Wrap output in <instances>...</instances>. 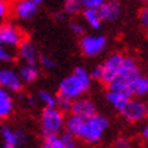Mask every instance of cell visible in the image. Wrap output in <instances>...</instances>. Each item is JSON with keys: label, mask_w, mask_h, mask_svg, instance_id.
Wrapping results in <instances>:
<instances>
[{"label": "cell", "mask_w": 148, "mask_h": 148, "mask_svg": "<svg viewBox=\"0 0 148 148\" xmlns=\"http://www.w3.org/2000/svg\"><path fill=\"white\" fill-rule=\"evenodd\" d=\"M38 7L40 4H37L33 0H12L11 15L18 21L26 22L33 19L38 14Z\"/></svg>", "instance_id": "ba28073f"}, {"label": "cell", "mask_w": 148, "mask_h": 148, "mask_svg": "<svg viewBox=\"0 0 148 148\" xmlns=\"http://www.w3.org/2000/svg\"><path fill=\"white\" fill-rule=\"evenodd\" d=\"M71 113L72 114H77V116L90 117L97 113V106H95V103L90 98H87V97L83 95V97L73 99Z\"/></svg>", "instance_id": "7c38bea8"}, {"label": "cell", "mask_w": 148, "mask_h": 148, "mask_svg": "<svg viewBox=\"0 0 148 148\" xmlns=\"http://www.w3.org/2000/svg\"><path fill=\"white\" fill-rule=\"evenodd\" d=\"M11 4L12 0H0V23L7 21L11 15Z\"/></svg>", "instance_id": "484cf974"}, {"label": "cell", "mask_w": 148, "mask_h": 148, "mask_svg": "<svg viewBox=\"0 0 148 148\" xmlns=\"http://www.w3.org/2000/svg\"><path fill=\"white\" fill-rule=\"evenodd\" d=\"M42 147L44 148H64L61 135L60 133L44 135V137H42Z\"/></svg>", "instance_id": "ffe728a7"}, {"label": "cell", "mask_w": 148, "mask_h": 148, "mask_svg": "<svg viewBox=\"0 0 148 148\" xmlns=\"http://www.w3.org/2000/svg\"><path fill=\"white\" fill-rule=\"evenodd\" d=\"M130 98L132 97L129 94L124 92V91H117V90L108 88V92H106V101H108V103L118 113L125 108L126 103L129 102Z\"/></svg>", "instance_id": "5bb4252c"}, {"label": "cell", "mask_w": 148, "mask_h": 148, "mask_svg": "<svg viewBox=\"0 0 148 148\" xmlns=\"http://www.w3.org/2000/svg\"><path fill=\"white\" fill-rule=\"evenodd\" d=\"M65 121H67L65 113L60 110L57 106L44 108L40 114V126L42 136L61 133L65 129Z\"/></svg>", "instance_id": "277c9868"}, {"label": "cell", "mask_w": 148, "mask_h": 148, "mask_svg": "<svg viewBox=\"0 0 148 148\" xmlns=\"http://www.w3.org/2000/svg\"><path fill=\"white\" fill-rule=\"evenodd\" d=\"M37 98H38V102L44 105V108L57 105V95H54L53 92H50L48 90H41L37 95Z\"/></svg>", "instance_id": "44dd1931"}, {"label": "cell", "mask_w": 148, "mask_h": 148, "mask_svg": "<svg viewBox=\"0 0 148 148\" xmlns=\"http://www.w3.org/2000/svg\"><path fill=\"white\" fill-rule=\"evenodd\" d=\"M14 112L12 92L0 87V121L7 120Z\"/></svg>", "instance_id": "9a60e30c"}, {"label": "cell", "mask_w": 148, "mask_h": 148, "mask_svg": "<svg viewBox=\"0 0 148 148\" xmlns=\"http://www.w3.org/2000/svg\"><path fill=\"white\" fill-rule=\"evenodd\" d=\"M92 80L94 79L91 76V72L83 67H76L68 76H65L58 83L57 95L67 97L73 101L79 97H83L90 90Z\"/></svg>", "instance_id": "7a4b0ae2"}, {"label": "cell", "mask_w": 148, "mask_h": 148, "mask_svg": "<svg viewBox=\"0 0 148 148\" xmlns=\"http://www.w3.org/2000/svg\"><path fill=\"white\" fill-rule=\"evenodd\" d=\"M72 103L73 101L67 97H61V95H57V106L60 110H63L64 113H71V109H72Z\"/></svg>", "instance_id": "4316f807"}, {"label": "cell", "mask_w": 148, "mask_h": 148, "mask_svg": "<svg viewBox=\"0 0 148 148\" xmlns=\"http://www.w3.org/2000/svg\"><path fill=\"white\" fill-rule=\"evenodd\" d=\"M120 114L129 124H137L148 118V105L140 98L132 97Z\"/></svg>", "instance_id": "8992f818"}, {"label": "cell", "mask_w": 148, "mask_h": 148, "mask_svg": "<svg viewBox=\"0 0 148 148\" xmlns=\"http://www.w3.org/2000/svg\"><path fill=\"white\" fill-rule=\"evenodd\" d=\"M130 94L136 98H143L148 95V76L140 73L130 83Z\"/></svg>", "instance_id": "2e32d148"}, {"label": "cell", "mask_w": 148, "mask_h": 148, "mask_svg": "<svg viewBox=\"0 0 148 148\" xmlns=\"http://www.w3.org/2000/svg\"><path fill=\"white\" fill-rule=\"evenodd\" d=\"M0 136L4 148L22 147L27 143V135L22 129H15L8 125H3L0 128Z\"/></svg>", "instance_id": "9c48e42d"}, {"label": "cell", "mask_w": 148, "mask_h": 148, "mask_svg": "<svg viewBox=\"0 0 148 148\" xmlns=\"http://www.w3.org/2000/svg\"><path fill=\"white\" fill-rule=\"evenodd\" d=\"M33 1H36L37 4H42V3H45V0H33Z\"/></svg>", "instance_id": "1f68e13d"}, {"label": "cell", "mask_w": 148, "mask_h": 148, "mask_svg": "<svg viewBox=\"0 0 148 148\" xmlns=\"http://www.w3.org/2000/svg\"><path fill=\"white\" fill-rule=\"evenodd\" d=\"M25 38L26 36L23 30L15 23L8 21L0 23V44L8 46L11 49H16Z\"/></svg>", "instance_id": "52a82bcc"}, {"label": "cell", "mask_w": 148, "mask_h": 148, "mask_svg": "<svg viewBox=\"0 0 148 148\" xmlns=\"http://www.w3.org/2000/svg\"><path fill=\"white\" fill-rule=\"evenodd\" d=\"M65 129L69 130L79 141L95 145L101 143L109 129V120L102 114L95 113L90 117L69 114L65 121Z\"/></svg>", "instance_id": "6da1fadb"}, {"label": "cell", "mask_w": 148, "mask_h": 148, "mask_svg": "<svg viewBox=\"0 0 148 148\" xmlns=\"http://www.w3.org/2000/svg\"><path fill=\"white\" fill-rule=\"evenodd\" d=\"M60 135H61V140H63L64 148H76L77 147V141H79V140L72 135L69 130L64 129Z\"/></svg>", "instance_id": "603a6c76"}, {"label": "cell", "mask_w": 148, "mask_h": 148, "mask_svg": "<svg viewBox=\"0 0 148 148\" xmlns=\"http://www.w3.org/2000/svg\"><path fill=\"white\" fill-rule=\"evenodd\" d=\"M38 63H40L41 68L46 69V71H52V69L56 68V61L53 60V57H50L49 54H46V53H40Z\"/></svg>", "instance_id": "cb8c5ba5"}, {"label": "cell", "mask_w": 148, "mask_h": 148, "mask_svg": "<svg viewBox=\"0 0 148 148\" xmlns=\"http://www.w3.org/2000/svg\"><path fill=\"white\" fill-rule=\"evenodd\" d=\"M79 48L86 57H97L108 48V38L103 34H84L80 37Z\"/></svg>", "instance_id": "5b68a950"}, {"label": "cell", "mask_w": 148, "mask_h": 148, "mask_svg": "<svg viewBox=\"0 0 148 148\" xmlns=\"http://www.w3.org/2000/svg\"><path fill=\"white\" fill-rule=\"evenodd\" d=\"M141 139L145 143V145H148V124L141 129Z\"/></svg>", "instance_id": "4dcf8cb0"}, {"label": "cell", "mask_w": 148, "mask_h": 148, "mask_svg": "<svg viewBox=\"0 0 148 148\" xmlns=\"http://www.w3.org/2000/svg\"><path fill=\"white\" fill-rule=\"evenodd\" d=\"M139 22L148 33V7H143L139 11Z\"/></svg>", "instance_id": "f1b7e54d"}, {"label": "cell", "mask_w": 148, "mask_h": 148, "mask_svg": "<svg viewBox=\"0 0 148 148\" xmlns=\"http://www.w3.org/2000/svg\"><path fill=\"white\" fill-rule=\"evenodd\" d=\"M139 1H141V3H148V0H139Z\"/></svg>", "instance_id": "d6a6232c"}, {"label": "cell", "mask_w": 148, "mask_h": 148, "mask_svg": "<svg viewBox=\"0 0 148 148\" xmlns=\"http://www.w3.org/2000/svg\"><path fill=\"white\" fill-rule=\"evenodd\" d=\"M15 60L14 49L0 44V63H12Z\"/></svg>", "instance_id": "d4e9b609"}, {"label": "cell", "mask_w": 148, "mask_h": 148, "mask_svg": "<svg viewBox=\"0 0 148 148\" xmlns=\"http://www.w3.org/2000/svg\"><path fill=\"white\" fill-rule=\"evenodd\" d=\"M103 22H116L121 16L122 7L118 0H106L103 5L99 8Z\"/></svg>", "instance_id": "4fadbf2b"}, {"label": "cell", "mask_w": 148, "mask_h": 148, "mask_svg": "<svg viewBox=\"0 0 148 148\" xmlns=\"http://www.w3.org/2000/svg\"><path fill=\"white\" fill-rule=\"evenodd\" d=\"M82 16L83 21L86 22V25L88 27H91L92 30H99L102 26V15L99 12V10H94V8H83L82 11Z\"/></svg>", "instance_id": "ac0fdd59"}, {"label": "cell", "mask_w": 148, "mask_h": 148, "mask_svg": "<svg viewBox=\"0 0 148 148\" xmlns=\"http://www.w3.org/2000/svg\"><path fill=\"white\" fill-rule=\"evenodd\" d=\"M63 11L68 16H75L76 14L83 11L82 0H64L63 1Z\"/></svg>", "instance_id": "d6986e66"}, {"label": "cell", "mask_w": 148, "mask_h": 148, "mask_svg": "<svg viewBox=\"0 0 148 148\" xmlns=\"http://www.w3.org/2000/svg\"><path fill=\"white\" fill-rule=\"evenodd\" d=\"M18 49V58L22 63H37L38 61V50H37L36 44L33 42L30 38H25V40L19 44Z\"/></svg>", "instance_id": "8fae6325"}, {"label": "cell", "mask_w": 148, "mask_h": 148, "mask_svg": "<svg viewBox=\"0 0 148 148\" xmlns=\"http://www.w3.org/2000/svg\"><path fill=\"white\" fill-rule=\"evenodd\" d=\"M106 0H82V5L83 8H94L99 10L103 5Z\"/></svg>", "instance_id": "83f0119b"}, {"label": "cell", "mask_w": 148, "mask_h": 148, "mask_svg": "<svg viewBox=\"0 0 148 148\" xmlns=\"http://www.w3.org/2000/svg\"><path fill=\"white\" fill-rule=\"evenodd\" d=\"M113 145L117 148H128V147H130L132 144H130V140L126 139V137H118V139L114 140V144H113Z\"/></svg>", "instance_id": "f546056e"}, {"label": "cell", "mask_w": 148, "mask_h": 148, "mask_svg": "<svg viewBox=\"0 0 148 148\" xmlns=\"http://www.w3.org/2000/svg\"><path fill=\"white\" fill-rule=\"evenodd\" d=\"M23 80L19 72L11 68H0V87L11 92H21L23 88Z\"/></svg>", "instance_id": "30bf717a"}, {"label": "cell", "mask_w": 148, "mask_h": 148, "mask_svg": "<svg viewBox=\"0 0 148 148\" xmlns=\"http://www.w3.org/2000/svg\"><path fill=\"white\" fill-rule=\"evenodd\" d=\"M124 57H125V54L118 53V52L110 53L102 63L98 64L97 67H94L90 71L92 79L105 86H109L120 75L122 63H124Z\"/></svg>", "instance_id": "3957f363"}, {"label": "cell", "mask_w": 148, "mask_h": 148, "mask_svg": "<svg viewBox=\"0 0 148 148\" xmlns=\"http://www.w3.org/2000/svg\"><path fill=\"white\" fill-rule=\"evenodd\" d=\"M84 21H77V19H72L69 22V30L73 36H77V37H83L86 34V25H84Z\"/></svg>", "instance_id": "7402d4cb"}, {"label": "cell", "mask_w": 148, "mask_h": 148, "mask_svg": "<svg viewBox=\"0 0 148 148\" xmlns=\"http://www.w3.org/2000/svg\"><path fill=\"white\" fill-rule=\"evenodd\" d=\"M19 75L25 84H32L40 77V68L36 63H23L19 68Z\"/></svg>", "instance_id": "e0dca14e"}]
</instances>
